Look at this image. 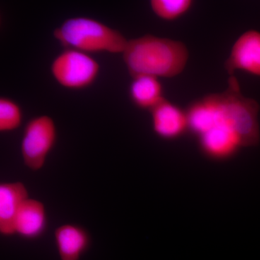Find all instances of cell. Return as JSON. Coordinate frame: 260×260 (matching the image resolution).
I'll return each instance as SVG.
<instances>
[{
	"mask_svg": "<svg viewBox=\"0 0 260 260\" xmlns=\"http://www.w3.org/2000/svg\"><path fill=\"white\" fill-rule=\"evenodd\" d=\"M29 194L21 181L0 184V234L4 237L15 235V223L17 215Z\"/></svg>",
	"mask_w": 260,
	"mask_h": 260,
	"instance_id": "ba28073f",
	"label": "cell"
},
{
	"mask_svg": "<svg viewBox=\"0 0 260 260\" xmlns=\"http://www.w3.org/2000/svg\"><path fill=\"white\" fill-rule=\"evenodd\" d=\"M23 114L18 103L9 98L0 99V132L3 133L15 131L23 122Z\"/></svg>",
	"mask_w": 260,
	"mask_h": 260,
	"instance_id": "4fadbf2b",
	"label": "cell"
},
{
	"mask_svg": "<svg viewBox=\"0 0 260 260\" xmlns=\"http://www.w3.org/2000/svg\"><path fill=\"white\" fill-rule=\"evenodd\" d=\"M224 67L231 76L241 70L260 78V31L249 30L243 32L233 45Z\"/></svg>",
	"mask_w": 260,
	"mask_h": 260,
	"instance_id": "8992f818",
	"label": "cell"
},
{
	"mask_svg": "<svg viewBox=\"0 0 260 260\" xmlns=\"http://www.w3.org/2000/svg\"><path fill=\"white\" fill-rule=\"evenodd\" d=\"M54 39L65 49L86 54H123L128 40L121 32L87 17L67 19L54 32Z\"/></svg>",
	"mask_w": 260,
	"mask_h": 260,
	"instance_id": "3957f363",
	"label": "cell"
},
{
	"mask_svg": "<svg viewBox=\"0 0 260 260\" xmlns=\"http://www.w3.org/2000/svg\"><path fill=\"white\" fill-rule=\"evenodd\" d=\"M194 5L191 0H151L150 8L158 18L174 21L187 13Z\"/></svg>",
	"mask_w": 260,
	"mask_h": 260,
	"instance_id": "7c38bea8",
	"label": "cell"
},
{
	"mask_svg": "<svg viewBox=\"0 0 260 260\" xmlns=\"http://www.w3.org/2000/svg\"><path fill=\"white\" fill-rule=\"evenodd\" d=\"M258 102L242 95L237 78L231 77L223 93L210 94L194 101L186 109L189 133L194 138L215 126L230 128L242 138L244 148L260 143Z\"/></svg>",
	"mask_w": 260,
	"mask_h": 260,
	"instance_id": "6da1fadb",
	"label": "cell"
},
{
	"mask_svg": "<svg viewBox=\"0 0 260 260\" xmlns=\"http://www.w3.org/2000/svg\"><path fill=\"white\" fill-rule=\"evenodd\" d=\"M123 59L132 77L173 78L184 71L189 51L184 43L146 34L128 40Z\"/></svg>",
	"mask_w": 260,
	"mask_h": 260,
	"instance_id": "7a4b0ae2",
	"label": "cell"
},
{
	"mask_svg": "<svg viewBox=\"0 0 260 260\" xmlns=\"http://www.w3.org/2000/svg\"><path fill=\"white\" fill-rule=\"evenodd\" d=\"M129 97L135 107L150 112L165 99L160 80L149 75L133 77L129 86Z\"/></svg>",
	"mask_w": 260,
	"mask_h": 260,
	"instance_id": "8fae6325",
	"label": "cell"
},
{
	"mask_svg": "<svg viewBox=\"0 0 260 260\" xmlns=\"http://www.w3.org/2000/svg\"><path fill=\"white\" fill-rule=\"evenodd\" d=\"M54 240L60 260H80L88 251L90 237L83 228L63 224L56 229Z\"/></svg>",
	"mask_w": 260,
	"mask_h": 260,
	"instance_id": "9c48e42d",
	"label": "cell"
},
{
	"mask_svg": "<svg viewBox=\"0 0 260 260\" xmlns=\"http://www.w3.org/2000/svg\"><path fill=\"white\" fill-rule=\"evenodd\" d=\"M154 134L161 140L174 141L189 133L186 109L164 99L150 111Z\"/></svg>",
	"mask_w": 260,
	"mask_h": 260,
	"instance_id": "52a82bcc",
	"label": "cell"
},
{
	"mask_svg": "<svg viewBox=\"0 0 260 260\" xmlns=\"http://www.w3.org/2000/svg\"><path fill=\"white\" fill-rule=\"evenodd\" d=\"M100 64L90 54L65 49L51 64L56 83L69 90H83L93 85L100 73Z\"/></svg>",
	"mask_w": 260,
	"mask_h": 260,
	"instance_id": "277c9868",
	"label": "cell"
},
{
	"mask_svg": "<svg viewBox=\"0 0 260 260\" xmlns=\"http://www.w3.org/2000/svg\"><path fill=\"white\" fill-rule=\"evenodd\" d=\"M56 140L57 129L52 118L42 115L30 119L25 126L20 144L25 167L32 172L42 170Z\"/></svg>",
	"mask_w": 260,
	"mask_h": 260,
	"instance_id": "5b68a950",
	"label": "cell"
},
{
	"mask_svg": "<svg viewBox=\"0 0 260 260\" xmlns=\"http://www.w3.org/2000/svg\"><path fill=\"white\" fill-rule=\"evenodd\" d=\"M47 225V210L44 203L30 198L25 200L15 220V234L28 240L37 239L44 234Z\"/></svg>",
	"mask_w": 260,
	"mask_h": 260,
	"instance_id": "30bf717a",
	"label": "cell"
}]
</instances>
